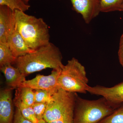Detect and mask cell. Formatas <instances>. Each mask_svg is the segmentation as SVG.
<instances>
[{
  "instance_id": "6da1fadb",
  "label": "cell",
  "mask_w": 123,
  "mask_h": 123,
  "mask_svg": "<svg viewBox=\"0 0 123 123\" xmlns=\"http://www.w3.org/2000/svg\"><path fill=\"white\" fill-rule=\"evenodd\" d=\"M59 49L50 43L46 46L17 58L14 64L25 76L47 68L61 70L64 65Z\"/></svg>"
},
{
  "instance_id": "7a4b0ae2",
  "label": "cell",
  "mask_w": 123,
  "mask_h": 123,
  "mask_svg": "<svg viewBox=\"0 0 123 123\" xmlns=\"http://www.w3.org/2000/svg\"><path fill=\"white\" fill-rule=\"evenodd\" d=\"M13 14L14 29L30 48L36 50L50 43L49 27L43 18L18 10Z\"/></svg>"
},
{
  "instance_id": "3957f363",
  "label": "cell",
  "mask_w": 123,
  "mask_h": 123,
  "mask_svg": "<svg viewBox=\"0 0 123 123\" xmlns=\"http://www.w3.org/2000/svg\"><path fill=\"white\" fill-rule=\"evenodd\" d=\"M102 97L97 100L84 99L77 94L74 115V123H98L116 110Z\"/></svg>"
},
{
  "instance_id": "277c9868",
  "label": "cell",
  "mask_w": 123,
  "mask_h": 123,
  "mask_svg": "<svg viewBox=\"0 0 123 123\" xmlns=\"http://www.w3.org/2000/svg\"><path fill=\"white\" fill-rule=\"evenodd\" d=\"M88 81L85 67L73 57L62 69L57 80V88L67 92L86 94Z\"/></svg>"
},
{
  "instance_id": "5b68a950",
  "label": "cell",
  "mask_w": 123,
  "mask_h": 123,
  "mask_svg": "<svg viewBox=\"0 0 123 123\" xmlns=\"http://www.w3.org/2000/svg\"><path fill=\"white\" fill-rule=\"evenodd\" d=\"M77 93L59 89L48 103L43 119L48 123L55 121H74Z\"/></svg>"
},
{
  "instance_id": "8992f818",
  "label": "cell",
  "mask_w": 123,
  "mask_h": 123,
  "mask_svg": "<svg viewBox=\"0 0 123 123\" xmlns=\"http://www.w3.org/2000/svg\"><path fill=\"white\" fill-rule=\"evenodd\" d=\"M86 90L91 94L102 96L116 109L123 103V81L111 87L88 86Z\"/></svg>"
},
{
  "instance_id": "52a82bcc",
  "label": "cell",
  "mask_w": 123,
  "mask_h": 123,
  "mask_svg": "<svg viewBox=\"0 0 123 123\" xmlns=\"http://www.w3.org/2000/svg\"><path fill=\"white\" fill-rule=\"evenodd\" d=\"M61 70L53 69L51 74L47 76L37 75L33 79L25 80L20 87H29L33 90H45L57 91L59 89L57 86V80Z\"/></svg>"
},
{
  "instance_id": "ba28073f",
  "label": "cell",
  "mask_w": 123,
  "mask_h": 123,
  "mask_svg": "<svg viewBox=\"0 0 123 123\" xmlns=\"http://www.w3.org/2000/svg\"><path fill=\"white\" fill-rule=\"evenodd\" d=\"M73 7L87 24L101 12L99 0H70Z\"/></svg>"
},
{
  "instance_id": "9c48e42d",
  "label": "cell",
  "mask_w": 123,
  "mask_h": 123,
  "mask_svg": "<svg viewBox=\"0 0 123 123\" xmlns=\"http://www.w3.org/2000/svg\"><path fill=\"white\" fill-rule=\"evenodd\" d=\"M14 30L13 11L7 6H0V43H7Z\"/></svg>"
},
{
  "instance_id": "30bf717a",
  "label": "cell",
  "mask_w": 123,
  "mask_h": 123,
  "mask_svg": "<svg viewBox=\"0 0 123 123\" xmlns=\"http://www.w3.org/2000/svg\"><path fill=\"white\" fill-rule=\"evenodd\" d=\"M14 89H2L0 92V123H13L14 118L12 91Z\"/></svg>"
},
{
  "instance_id": "8fae6325",
  "label": "cell",
  "mask_w": 123,
  "mask_h": 123,
  "mask_svg": "<svg viewBox=\"0 0 123 123\" xmlns=\"http://www.w3.org/2000/svg\"><path fill=\"white\" fill-rule=\"evenodd\" d=\"M14 56L16 58L23 56L35 50L31 49L20 34L14 29L7 43Z\"/></svg>"
},
{
  "instance_id": "7c38bea8",
  "label": "cell",
  "mask_w": 123,
  "mask_h": 123,
  "mask_svg": "<svg viewBox=\"0 0 123 123\" xmlns=\"http://www.w3.org/2000/svg\"><path fill=\"white\" fill-rule=\"evenodd\" d=\"M0 68L4 75L7 85L10 88L14 89L18 88L26 80L25 76L18 68L11 64L0 67Z\"/></svg>"
},
{
  "instance_id": "4fadbf2b",
  "label": "cell",
  "mask_w": 123,
  "mask_h": 123,
  "mask_svg": "<svg viewBox=\"0 0 123 123\" xmlns=\"http://www.w3.org/2000/svg\"><path fill=\"white\" fill-rule=\"evenodd\" d=\"M15 98L27 105L32 106L35 103L34 91L33 89L29 87H19L17 88Z\"/></svg>"
},
{
  "instance_id": "5bb4252c",
  "label": "cell",
  "mask_w": 123,
  "mask_h": 123,
  "mask_svg": "<svg viewBox=\"0 0 123 123\" xmlns=\"http://www.w3.org/2000/svg\"><path fill=\"white\" fill-rule=\"evenodd\" d=\"M14 103L16 107L21 111L25 118L34 123H38V120L36 118L35 113L31 106L27 105L19 99L14 98Z\"/></svg>"
},
{
  "instance_id": "9a60e30c",
  "label": "cell",
  "mask_w": 123,
  "mask_h": 123,
  "mask_svg": "<svg viewBox=\"0 0 123 123\" xmlns=\"http://www.w3.org/2000/svg\"><path fill=\"white\" fill-rule=\"evenodd\" d=\"M17 59L14 56L7 43H0V67L14 64Z\"/></svg>"
},
{
  "instance_id": "2e32d148",
  "label": "cell",
  "mask_w": 123,
  "mask_h": 123,
  "mask_svg": "<svg viewBox=\"0 0 123 123\" xmlns=\"http://www.w3.org/2000/svg\"><path fill=\"white\" fill-rule=\"evenodd\" d=\"M101 12L123 11V0H99Z\"/></svg>"
},
{
  "instance_id": "e0dca14e",
  "label": "cell",
  "mask_w": 123,
  "mask_h": 123,
  "mask_svg": "<svg viewBox=\"0 0 123 123\" xmlns=\"http://www.w3.org/2000/svg\"><path fill=\"white\" fill-rule=\"evenodd\" d=\"M0 6H7L13 11L18 10L25 12L30 8L23 0H0Z\"/></svg>"
},
{
  "instance_id": "ac0fdd59",
  "label": "cell",
  "mask_w": 123,
  "mask_h": 123,
  "mask_svg": "<svg viewBox=\"0 0 123 123\" xmlns=\"http://www.w3.org/2000/svg\"><path fill=\"white\" fill-rule=\"evenodd\" d=\"M98 123H123V103L112 114Z\"/></svg>"
},
{
  "instance_id": "d6986e66",
  "label": "cell",
  "mask_w": 123,
  "mask_h": 123,
  "mask_svg": "<svg viewBox=\"0 0 123 123\" xmlns=\"http://www.w3.org/2000/svg\"><path fill=\"white\" fill-rule=\"evenodd\" d=\"M34 90L35 103H48L51 101L53 95L56 92L45 90Z\"/></svg>"
},
{
  "instance_id": "ffe728a7",
  "label": "cell",
  "mask_w": 123,
  "mask_h": 123,
  "mask_svg": "<svg viewBox=\"0 0 123 123\" xmlns=\"http://www.w3.org/2000/svg\"><path fill=\"white\" fill-rule=\"evenodd\" d=\"M47 104L46 103H35L31 106L38 121L43 119Z\"/></svg>"
},
{
  "instance_id": "44dd1931",
  "label": "cell",
  "mask_w": 123,
  "mask_h": 123,
  "mask_svg": "<svg viewBox=\"0 0 123 123\" xmlns=\"http://www.w3.org/2000/svg\"><path fill=\"white\" fill-rule=\"evenodd\" d=\"M13 123H34L23 116L20 110L16 107Z\"/></svg>"
},
{
  "instance_id": "7402d4cb",
  "label": "cell",
  "mask_w": 123,
  "mask_h": 123,
  "mask_svg": "<svg viewBox=\"0 0 123 123\" xmlns=\"http://www.w3.org/2000/svg\"><path fill=\"white\" fill-rule=\"evenodd\" d=\"M118 56L120 63L123 67V33L120 40Z\"/></svg>"
},
{
  "instance_id": "603a6c76",
  "label": "cell",
  "mask_w": 123,
  "mask_h": 123,
  "mask_svg": "<svg viewBox=\"0 0 123 123\" xmlns=\"http://www.w3.org/2000/svg\"><path fill=\"white\" fill-rule=\"evenodd\" d=\"M38 123H47V122L44 119H43L40 120H39L38 122Z\"/></svg>"
},
{
  "instance_id": "cb8c5ba5",
  "label": "cell",
  "mask_w": 123,
  "mask_h": 123,
  "mask_svg": "<svg viewBox=\"0 0 123 123\" xmlns=\"http://www.w3.org/2000/svg\"><path fill=\"white\" fill-rule=\"evenodd\" d=\"M26 3H28V2L30 0H23Z\"/></svg>"
},
{
  "instance_id": "d4e9b609",
  "label": "cell",
  "mask_w": 123,
  "mask_h": 123,
  "mask_svg": "<svg viewBox=\"0 0 123 123\" xmlns=\"http://www.w3.org/2000/svg\"></svg>"
}]
</instances>
